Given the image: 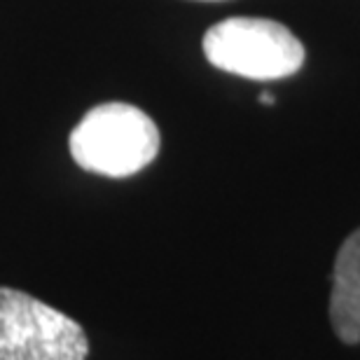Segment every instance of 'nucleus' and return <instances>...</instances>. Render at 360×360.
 I'll list each match as a JSON object with an SVG mask.
<instances>
[{"label":"nucleus","mask_w":360,"mask_h":360,"mask_svg":"<svg viewBox=\"0 0 360 360\" xmlns=\"http://www.w3.org/2000/svg\"><path fill=\"white\" fill-rule=\"evenodd\" d=\"M330 321L344 344L360 342V229L342 243L337 253Z\"/></svg>","instance_id":"nucleus-4"},{"label":"nucleus","mask_w":360,"mask_h":360,"mask_svg":"<svg viewBox=\"0 0 360 360\" xmlns=\"http://www.w3.org/2000/svg\"><path fill=\"white\" fill-rule=\"evenodd\" d=\"M82 326L31 295L0 288V360H84Z\"/></svg>","instance_id":"nucleus-3"},{"label":"nucleus","mask_w":360,"mask_h":360,"mask_svg":"<svg viewBox=\"0 0 360 360\" xmlns=\"http://www.w3.org/2000/svg\"><path fill=\"white\" fill-rule=\"evenodd\" d=\"M204 54L215 68L248 80L290 77L304 63V47L290 28L260 17H232L208 28Z\"/></svg>","instance_id":"nucleus-2"},{"label":"nucleus","mask_w":360,"mask_h":360,"mask_svg":"<svg viewBox=\"0 0 360 360\" xmlns=\"http://www.w3.org/2000/svg\"><path fill=\"white\" fill-rule=\"evenodd\" d=\"M70 155L89 174L127 178L160 153V129L141 108L103 103L84 115L70 134Z\"/></svg>","instance_id":"nucleus-1"},{"label":"nucleus","mask_w":360,"mask_h":360,"mask_svg":"<svg viewBox=\"0 0 360 360\" xmlns=\"http://www.w3.org/2000/svg\"><path fill=\"white\" fill-rule=\"evenodd\" d=\"M260 101H262V103H274V96H271V94H262Z\"/></svg>","instance_id":"nucleus-5"}]
</instances>
